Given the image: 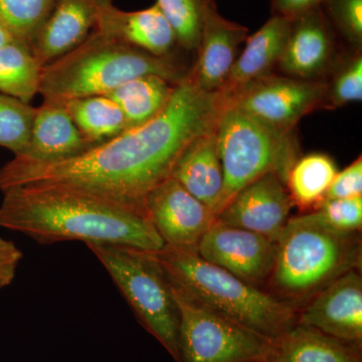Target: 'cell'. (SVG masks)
<instances>
[{
    "label": "cell",
    "mask_w": 362,
    "mask_h": 362,
    "mask_svg": "<svg viewBox=\"0 0 362 362\" xmlns=\"http://www.w3.org/2000/svg\"><path fill=\"white\" fill-rule=\"evenodd\" d=\"M207 0H156L175 35L176 42L188 52H197Z\"/></svg>",
    "instance_id": "obj_27"
},
{
    "label": "cell",
    "mask_w": 362,
    "mask_h": 362,
    "mask_svg": "<svg viewBox=\"0 0 362 362\" xmlns=\"http://www.w3.org/2000/svg\"><path fill=\"white\" fill-rule=\"evenodd\" d=\"M188 74L171 56H154L94 30L77 47L42 66L39 94L62 102L107 95L142 76L176 85Z\"/></svg>",
    "instance_id": "obj_3"
},
{
    "label": "cell",
    "mask_w": 362,
    "mask_h": 362,
    "mask_svg": "<svg viewBox=\"0 0 362 362\" xmlns=\"http://www.w3.org/2000/svg\"><path fill=\"white\" fill-rule=\"evenodd\" d=\"M268 362H361V345L296 324L273 340Z\"/></svg>",
    "instance_id": "obj_21"
},
{
    "label": "cell",
    "mask_w": 362,
    "mask_h": 362,
    "mask_svg": "<svg viewBox=\"0 0 362 362\" xmlns=\"http://www.w3.org/2000/svg\"><path fill=\"white\" fill-rule=\"evenodd\" d=\"M23 259V252L11 240L0 238V289L11 285Z\"/></svg>",
    "instance_id": "obj_33"
},
{
    "label": "cell",
    "mask_w": 362,
    "mask_h": 362,
    "mask_svg": "<svg viewBox=\"0 0 362 362\" xmlns=\"http://www.w3.org/2000/svg\"><path fill=\"white\" fill-rule=\"evenodd\" d=\"M2 192L0 228L40 244L81 240L146 252L165 246L145 204L52 185H23Z\"/></svg>",
    "instance_id": "obj_2"
},
{
    "label": "cell",
    "mask_w": 362,
    "mask_h": 362,
    "mask_svg": "<svg viewBox=\"0 0 362 362\" xmlns=\"http://www.w3.org/2000/svg\"><path fill=\"white\" fill-rule=\"evenodd\" d=\"M42 66L28 45L13 40L0 49V92L30 104L39 94Z\"/></svg>",
    "instance_id": "obj_25"
},
{
    "label": "cell",
    "mask_w": 362,
    "mask_h": 362,
    "mask_svg": "<svg viewBox=\"0 0 362 362\" xmlns=\"http://www.w3.org/2000/svg\"><path fill=\"white\" fill-rule=\"evenodd\" d=\"M337 173L334 160L327 154L311 153L298 158L286 180L294 206L316 209L325 201Z\"/></svg>",
    "instance_id": "obj_24"
},
{
    "label": "cell",
    "mask_w": 362,
    "mask_h": 362,
    "mask_svg": "<svg viewBox=\"0 0 362 362\" xmlns=\"http://www.w3.org/2000/svg\"><path fill=\"white\" fill-rule=\"evenodd\" d=\"M37 108L16 98L0 95V146L11 150L14 156L25 152Z\"/></svg>",
    "instance_id": "obj_28"
},
{
    "label": "cell",
    "mask_w": 362,
    "mask_h": 362,
    "mask_svg": "<svg viewBox=\"0 0 362 362\" xmlns=\"http://www.w3.org/2000/svg\"><path fill=\"white\" fill-rule=\"evenodd\" d=\"M332 107L361 102L362 99V57L356 54L347 59L335 74L332 82L327 84V96Z\"/></svg>",
    "instance_id": "obj_31"
},
{
    "label": "cell",
    "mask_w": 362,
    "mask_h": 362,
    "mask_svg": "<svg viewBox=\"0 0 362 362\" xmlns=\"http://www.w3.org/2000/svg\"><path fill=\"white\" fill-rule=\"evenodd\" d=\"M171 176L216 214L223 187L216 128L188 144L178 157Z\"/></svg>",
    "instance_id": "obj_20"
},
{
    "label": "cell",
    "mask_w": 362,
    "mask_h": 362,
    "mask_svg": "<svg viewBox=\"0 0 362 362\" xmlns=\"http://www.w3.org/2000/svg\"><path fill=\"white\" fill-rule=\"evenodd\" d=\"M277 242L265 235L216 223L197 247L202 259L262 289L275 264Z\"/></svg>",
    "instance_id": "obj_10"
},
{
    "label": "cell",
    "mask_w": 362,
    "mask_h": 362,
    "mask_svg": "<svg viewBox=\"0 0 362 362\" xmlns=\"http://www.w3.org/2000/svg\"><path fill=\"white\" fill-rule=\"evenodd\" d=\"M169 282L216 313L276 339L297 324L298 310L206 261L197 252L164 246L149 252Z\"/></svg>",
    "instance_id": "obj_4"
},
{
    "label": "cell",
    "mask_w": 362,
    "mask_h": 362,
    "mask_svg": "<svg viewBox=\"0 0 362 362\" xmlns=\"http://www.w3.org/2000/svg\"><path fill=\"white\" fill-rule=\"evenodd\" d=\"M93 146L63 103L44 100L35 112L28 147L16 156L33 161H59L80 156Z\"/></svg>",
    "instance_id": "obj_19"
},
{
    "label": "cell",
    "mask_w": 362,
    "mask_h": 362,
    "mask_svg": "<svg viewBox=\"0 0 362 362\" xmlns=\"http://www.w3.org/2000/svg\"><path fill=\"white\" fill-rule=\"evenodd\" d=\"M56 2L57 0H0V25L14 40L32 49L33 40Z\"/></svg>",
    "instance_id": "obj_26"
},
{
    "label": "cell",
    "mask_w": 362,
    "mask_h": 362,
    "mask_svg": "<svg viewBox=\"0 0 362 362\" xmlns=\"http://www.w3.org/2000/svg\"><path fill=\"white\" fill-rule=\"evenodd\" d=\"M297 324L362 345V279L352 269L322 288L298 310Z\"/></svg>",
    "instance_id": "obj_12"
},
{
    "label": "cell",
    "mask_w": 362,
    "mask_h": 362,
    "mask_svg": "<svg viewBox=\"0 0 362 362\" xmlns=\"http://www.w3.org/2000/svg\"><path fill=\"white\" fill-rule=\"evenodd\" d=\"M322 7L330 25L358 49L362 44V0H327Z\"/></svg>",
    "instance_id": "obj_30"
},
{
    "label": "cell",
    "mask_w": 362,
    "mask_h": 362,
    "mask_svg": "<svg viewBox=\"0 0 362 362\" xmlns=\"http://www.w3.org/2000/svg\"><path fill=\"white\" fill-rule=\"evenodd\" d=\"M293 206L286 183L280 176L270 173L242 188L216 214V221L277 242Z\"/></svg>",
    "instance_id": "obj_13"
},
{
    "label": "cell",
    "mask_w": 362,
    "mask_h": 362,
    "mask_svg": "<svg viewBox=\"0 0 362 362\" xmlns=\"http://www.w3.org/2000/svg\"><path fill=\"white\" fill-rule=\"evenodd\" d=\"M59 102V101H58ZM82 134L94 145L127 130L118 105L106 95L62 101Z\"/></svg>",
    "instance_id": "obj_23"
},
{
    "label": "cell",
    "mask_w": 362,
    "mask_h": 362,
    "mask_svg": "<svg viewBox=\"0 0 362 362\" xmlns=\"http://www.w3.org/2000/svg\"><path fill=\"white\" fill-rule=\"evenodd\" d=\"M150 221L165 246L197 252L216 214L169 176L145 197Z\"/></svg>",
    "instance_id": "obj_11"
},
{
    "label": "cell",
    "mask_w": 362,
    "mask_h": 362,
    "mask_svg": "<svg viewBox=\"0 0 362 362\" xmlns=\"http://www.w3.org/2000/svg\"><path fill=\"white\" fill-rule=\"evenodd\" d=\"M361 261L357 233L332 230L313 213L289 218L277 240L270 293L299 310L334 279L361 268Z\"/></svg>",
    "instance_id": "obj_5"
},
{
    "label": "cell",
    "mask_w": 362,
    "mask_h": 362,
    "mask_svg": "<svg viewBox=\"0 0 362 362\" xmlns=\"http://www.w3.org/2000/svg\"><path fill=\"white\" fill-rule=\"evenodd\" d=\"M362 197L361 157L352 162L341 173H337L325 199H354Z\"/></svg>",
    "instance_id": "obj_32"
},
{
    "label": "cell",
    "mask_w": 362,
    "mask_h": 362,
    "mask_svg": "<svg viewBox=\"0 0 362 362\" xmlns=\"http://www.w3.org/2000/svg\"><path fill=\"white\" fill-rule=\"evenodd\" d=\"M95 30L157 57L170 56L175 35L159 7L123 11L108 4L100 11Z\"/></svg>",
    "instance_id": "obj_18"
},
{
    "label": "cell",
    "mask_w": 362,
    "mask_h": 362,
    "mask_svg": "<svg viewBox=\"0 0 362 362\" xmlns=\"http://www.w3.org/2000/svg\"><path fill=\"white\" fill-rule=\"evenodd\" d=\"M110 274L138 321L178 362L180 311L165 274L149 252L111 244H88Z\"/></svg>",
    "instance_id": "obj_7"
},
{
    "label": "cell",
    "mask_w": 362,
    "mask_h": 362,
    "mask_svg": "<svg viewBox=\"0 0 362 362\" xmlns=\"http://www.w3.org/2000/svg\"><path fill=\"white\" fill-rule=\"evenodd\" d=\"M175 86L159 76H142L124 83L106 96L123 112L127 129H133L153 120L163 111Z\"/></svg>",
    "instance_id": "obj_22"
},
{
    "label": "cell",
    "mask_w": 362,
    "mask_h": 362,
    "mask_svg": "<svg viewBox=\"0 0 362 362\" xmlns=\"http://www.w3.org/2000/svg\"><path fill=\"white\" fill-rule=\"evenodd\" d=\"M14 40L13 37H11V33L7 32L6 28L0 25V49L4 45L11 44Z\"/></svg>",
    "instance_id": "obj_35"
},
{
    "label": "cell",
    "mask_w": 362,
    "mask_h": 362,
    "mask_svg": "<svg viewBox=\"0 0 362 362\" xmlns=\"http://www.w3.org/2000/svg\"><path fill=\"white\" fill-rule=\"evenodd\" d=\"M327 84L269 75L240 92L228 105L237 107L280 132H292L306 114L325 103Z\"/></svg>",
    "instance_id": "obj_9"
},
{
    "label": "cell",
    "mask_w": 362,
    "mask_h": 362,
    "mask_svg": "<svg viewBox=\"0 0 362 362\" xmlns=\"http://www.w3.org/2000/svg\"><path fill=\"white\" fill-rule=\"evenodd\" d=\"M312 213L337 232L358 233L362 228V197L325 199Z\"/></svg>",
    "instance_id": "obj_29"
},
{
    "label": "cell",
    "mask_w": 362,
    "mask_h": 362,
    "mask_svg": "<svg viewBox=\"0 0 362 362\" xmlns=\"http://www.w3.org/2000/svg\"><path fill=\"white\" fill-rule=\"evenodd\" d=\"M327 0H269L272 16L294 20L302 14L323 6Z\"/></svg>",
    "instance_id": "obj_34"
},
{
    "label": "cell",
    "mask_w": 362,
    "mask_h": 362,
    "mask_svg": "<svg viewBox=\"0 0 362 362\" xmlns=\"http://www.w3.org/2000/svg\"><path fill=\"white\" fill-rule=\"evenodd\" d=\"M292 20L272 16L263 26L246 40L221 92L228 103L247 86L271 75L284 49Z\"/></svg>",
    "instance_id": "obj_17"
},
{
    "label": "cell",
    "mask_w": 362,
    "mask_h": 362,
    "mask_svg": "<svg viewBox=\"0 0 362 362\" xmlns=\"http://www.w3.org/2000/svg\"><path fill=\"white\" fill-rule=\"evenodd\" d=\"M226 107L221 90L204 92L188 74L153 120L71 158L39 162L14 156L0 169V189L52 185L145 204L147 194L171 176L188 144L216 129Z\"/></svg>",
    "instance_id": "obj_1"
},
{
    "label": "cell",
    "mask_w": 362,
    "mask_h": 362,
    "mask_svg": "<svg viewBox=\"0 0 362 362\" xmlns=\"http://www.w3.org/2000/svg\"><path fill=\"white\" fill-rule=\"evenodd\" d=\"M112 0H57L33 40L32 52L42 66L85 42L95 30L100 11Z\"/></svg>",
    "instance_id": "obj_16"
},
{
    "label": "cell",
    "mask_w": 362,
    "mask_h": 362,
    "mask_svg": "<svg viewBox=\"0 0 362 362\" xmlns=\"http://www.w3.org/2000/svg\"><path fill=\"white\" fill-rule=\"evenodd\" d=\"M180 311L178 362H268L273 340L211 310L169 282Z\"/></svg>",
    "instance_id": "obj_8"
},
{
    "label": "cell",
    "mask_w": 362,
    "mask_h": 362,
    "mask_svg": "<svg viewBox=\"0 0 362 362\" xmlns=\"http://www.w3.org/2000/svg\"><path fill=\"white\" fill-rule=\"evenodd\" d=\"M247 37L246 26L221 16L216 0H207L197 61L189 71L192 82L204 92H220Z\"/></svg>",
    "instance_id": "obj_14"
},
{
    "label": "cell",
    "mask_w": 362,
    "mask_h": 362,
    "mask_svg": "<svg viewBox=\"0 0 362 362\" xmlns=\"http://www.w3.org/2000/svg\"><path fill=\"white\" fill-rule=\"evenodd\" d=\"M223 187L216 214L242 188L267 173L281 180L298 159L291 132H280L237 107L228 105L216 126Z\"/></svg>",
    "instance_id": "obj_6"
},
{
    "label": "cell",
    "mask_w": 362,
    "mask_h": 362,
    "mask_svg": "<svg viewBox=\"0 0 362 362\" xmlns=\"http://www.w3.org/2000/svg\"><path fill=\"white\" fill-rule=\"evenodd\" d=\"M332 30L322 6L292 20L278 63L283 73L302 80L323 75L334 54Z\"/></svg>",
    "instance_id": "obj_15"
}]
</instances>
